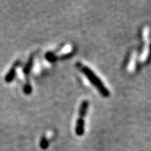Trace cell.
Wrapping results in <instances>:
<instances>
[{"instance_id":"obj_1","label":"cell","mask_w":151,"mask_h":151,"mask_svg":"<svg viewBox=\"0 0 151 151\" xmlns=\"http://www.w3.org/2000/svg\"><path fill=\"white\" fill-rule=\"evenodd\" d=\"M81 70L82 72H83V74L85 75L86 77L89 79L90 83L93 84L95 86V87L99 90V92L100 93L102 96H105V97H108V96H110V91L108 90L107 88L106 87L104 84L102 83V81L99 79L97 76L93 72L92 70H90V68L86 67V66H83Z\"/></svg>"},{"instance_id":"obj_2","label":"cell","mask_w":151,"mask_h":151,"mask_svg":"<svg viewBox=\"0 0 151 151\" xmlns=\"http://www.w3.org/2000/svg\"><path fill=\"white\" fill-rule=\"evenodd\" d=\"M88 106H89V102L87 100H84L82 102L79 107V119L77 120L76 126V133L78 136H82L84 134V116L86 114Z\"/></svg>"},{"instance_id":"obj_3","label":"cell","mask_w":151,"mask_h":151,"mask_svg":"<svg viewBox=\"0 0 151 151\" xmlns=\"http://www.w3.org/2000/svg\"><path fill=\"white\" fill-rule=\"evenodd\" d=\"M15 77V66H13L11 68V70H9L8 73L6 74V77H5V81L6 83H11L13 79Z\"/></svg>"},{"instance_id":"obj_4","label":"cell","mask_w":151,"mask_h":151,"mask_svg":"<svg viewBox=\"0 0 151 151\" xmlns=\"http://www.w3.org/2000/svg\"><path fill=\"white\" fill-rule=\"evenodd\" d=\"M40 147L42 150H46L49 147V142L48 140H46V138L45 136H42L40 141Z\"/></svg>"},{"instance_id":"obj_5","label":"cell","mask_w":151,"mask_h":151,"mask_svg":"<svg viewBox=\"0 0 151 151\" xmlns=\"http://www.w3.org/2000/svg\"><path fill=\"white\" fill-rule=\"evenodd\" d=\"M32 65H33V58H31V59H29V61L27 63V64L26 65V66H25L24 72L26 74H28L31 68H32Z\"/></svg>"},{"instance_id":"obj_6","label":"cell","mask_w":151,"mask_h":151,"mask_svg":"<svg viewBox=\"0 0 151 151\" xmlns=\"http://www.w3.org/2000/svg\"><path fill=\"white\" fill-rule=\"evenodd\" d=\"M32 92V87L29 84H26L24 87V93L26 94H29Z\"/></svg>"},{"instance_id":"obj_7","label":"cell","mask_w":151,"mask_h":151,"mask_svg":"<svg viewBox=\"0 0 151 151\" xmlns=\"http://www.w3.org/2000/svg\"><path fill=\"white\" fill-rule=\"evenodd\" d=\"M46 58H47V59H48L49 61L50 62H54L56 59V57L54 56L53 55V54H49V53H48L47 55H46Z\"/></svg>"},{"instance_id":"obj_8","label":"cell","mask_w":151,"mask_h":151,"mask_svg":"<svg viewBox=\"0 0 151 151\" xmlns=\"http://www.w3.org/2000/svg\"><path fill=\"white\" fill-rule=\"evenodd\" d=\"M151 60V44L150 46V55L149 57H148V59H147V63H149V61Z\"/></svg>"}]
</instances>
